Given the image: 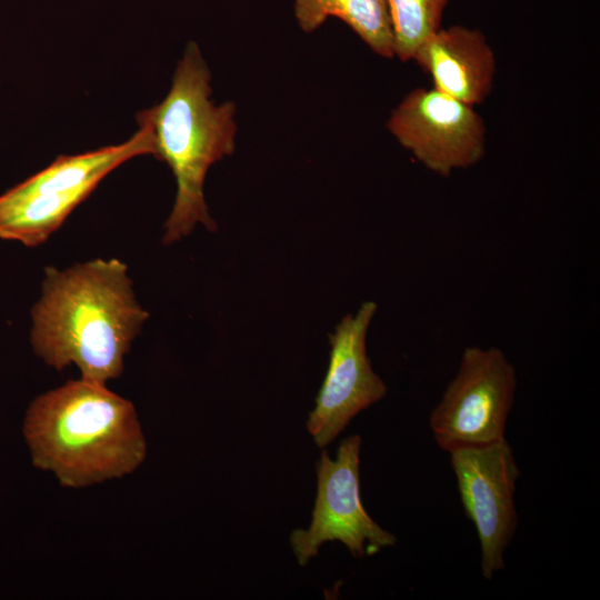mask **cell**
Masks as SVG:
<instances>
[{"mask_svg": "<svg viewBox=\"0 0 600 600\" xmlns=\"http://www.w3.org/2000/svg\"><path fill=\"white\" fill-rule=\"evenodd\" d=\"M41 290L31 309L34 354L59 371L76 366L89 381L119 378L149 317L136 299L127 264L97 258L62 270L46 267Z\"/></svg>", "mask_w": 600, "mask_h": 600, "instance_id": "cell-1", "label": "cell"}, {"mask_svg": "<svg viewBox=\"0 0 600 600\" xmlns=\"http://www.w3.org/2000/svg\"><path fill=\"white\" fill-rule=\"evenodd\" d=\"M22 433L33 467L81 489L134 472L147 441L133 403L80 378L36 397Z\"/></svg>", "mask_w": 600, "mask_h": 600, "instance_id": "cell-2", "label": "cell"}, {"mask_svg": "<svg viewBox=\"0 0 600 600\" xmlns=\"http://www.w3.org/2000/svg\"><path fill=\"white\" fill-rule=\"evenodd\" d=\"M211 73L198 44L190 41L177 64L171 88L157 106L141 111L149 121L156 154L167 162L177 194L164 223L163 244L189 236L201 223L217 224L209 214L203 184L209 168L236 149V104L211 100Z\"/></svg>", "mask_w": 600, "mask_h": 600, "instance_id": "cell-3", "label": "cell"}, {"mask_svg": "<svg viewBox=\"0 0 600 600\" xmlns=\"http://www.w3.org/2000/svg\"><path fill=\"white\" fill-rule=\"evenodd\" d=\"M139 130L127 141L76 156H59L47 168L0 194V239L34 248L44 243L99 182L123 162L156 154L152 129L137 114Z\"/></svg>", "mask_w": 600, "mask_h": 600, "instance_id": "cell-4", "label": "cell"}, {"mask_svg": "<svg viewBox=\"0 0 600 600\" xmlns=\"http://www.w3.org/2000/svg\"><path fill=\"white\" fill-rule=\"evenodd\" d=\"M518 387L516 367L497 348L467 347L453 379L429 417L444 451L502 440Z\"/></svg>", "mask_w": 600, "mask_h": 600, "instance_id": "cell-5", "label": "cell"}, {"mask_svg": "<svg viewBox=\"0 0 600 600\" xmlns=\"http://www.w3.org/2000/svg\"><path fill=\"white\" fill-rule=\"evenodd\" d=\"M361 437L340 442L332 460L322 451L317 462V496L309 528L290 534L300 566L314 558L324 542L340 541L354 558L370 556L396 544V537L382 529L366 511L360 497Z\"/></svg>", "mask_w": 600, "mask_h": 600, "instance_id": "cell-6", "label": "cell"}, {"mask_svg": "<svg viewBox=\"0 0 600 600\" xmlns=\"http://www.w3.org/2000/svg\"><path fill=\"white\" fill-rule=\"evenodd\" d=\"M449 454L460 501L479 539L481 573L490 580L504 569V552L518 527L514 493L520 469L506 438Z\"/></svg>", "mask_w": 600, "mask_h": 600, "instance_id": "cell-7", "label": "cell"}, {"mask_svg": "<svg viewBox=\"0 0 600 600\" xmlns=\"http://www.w3.org/2000/svg\"><path fill=\"white\" fill-rule=\"evenodd\" d=\"M388 130L430 171L449 177L477 164L486 151V126L472 106L439 90L417 88L392 111Z\"/></svg>", "mask_w": 600, "mask_h": 600, "instance_id": "cell-8", "label": "cell"}, {"mask_svg": "<svg viewBox=\"0 0 600 600\" xmlns=\"http://www.w3.org/2000/svg\"><path fill=\"white\" fill-rule=\"evenodd\" d=\"M376 312L374 301L363 302L329 337L328 371L307 421V429L320 448L332 442L359 412L387 393V386L373 371L367 353V333Z\"/></svg>", "mask_w": 600, "mask_h": 600, "instance_id": "cell-9", "label": "cell"}, {"mask_svg": "<svg viewBox=\"0 0 600 600\" xmlns=\"http://www.w3.org/2000/svg\"><path fill=\"white\" fill-rule=\"evenodd\" d=\"M412 60L430 76L434 89L466 104H479L491 92L496 59L480 30L440 28L419 46Z\"/></svg>", "mask_w": 600, "mask_h": 600, "instance_id": "cell-10", "label": "cell"}, {"mask_svg": "<svg viewBox=\"0 0 600 600\" xmlns=\"http://www.w3.org/2000/svg\"><path fill=\"white\" fill-rule=\"evenodd\" d=\"M294 16L299 27L309 33L328 18H338L373 52L382 58L394 57L387 0H294Z\"/></svg>", "mask_w": 600, "mask_h": 600, "instance_id": "cell-11", "label": "cell"}, {"mask_svg": "<svg viewBox=\"0 0 600 600\" xmlns=\"http://www.w3.org/2000/svg\"><path fill=\"white\" fill-rule=\"evenodd\" d=\"M448 0H387L394 56L412 60L419 46L441 27Z\"/></svg>", "mask_w": 600, "mask_h": 600, "instance_id": "cell-12", "label": "cell"}]
</instances>
